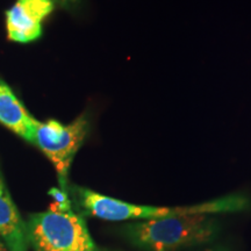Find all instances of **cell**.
Segmentation results:
<instances>
[{
    "label": "cell",
    "mask_w": 251,
    "mask_h": 251,
    "mask_svg": "<svg viewBox=\"0 0 251 251\" xmlns=\"http://www.w3.org/2000/svg\"><path fill=\"white\" fill-rule=\"evenodd\" d=\"M134 246L146 251H176L211 242L218 221L208 214H186L133 221L122 228Z\"/></svg>",
    "instance_id": "cell-1"
},
{
    "label": "cell",
    "mask_w": 251,
    "mask_h": 251,
    "mask_svg": "<svg viewBox=\"0 0 251 251\" xmlns=\"http://www.w3.org/2000/svg\"><path fill=\"white\" fill-rule=\"evenodd\" d=\"M76 193L81 206L96 218L105 221H142V220L161 219L168 216L186 214H221L235 213L246 209L248 199L243 196L221 197L209 201L191 206L177 207H156L135 205L122 200L103 196L89 188L78 187Z\"/></svg>",
    "instance_id": "cell-2"
},
{
    "label": "cell",
    "mask_w": 251,
    "mask_h": 251,
    "mask_svg": "<svg viewBox=\"0 0 251 251\" xmlns=\"http://www.w3.org/2000/svg\"><path fill=\"white\" fill-rule=\"evenodd\" d=\"M28 236L36 251H98L80 215L55 203L31 216Z\"/></svg>",
    "instance_id": "cell-3"
},
{
    "label": "cell",
    "mask_w": 251,
    "mask_h": 251,
    "mask_svg": "<svg viewBox=\"0 0 251 251\" xmlns=\"http://www.w3.org/2000/svg\"><path fill=\"white\" fill-rule=\"evenodd\" d=\"M90 129L86 114H81L71 124L63 125L56 120L35 122L30 143L45 153L54 165L61 190L67 192L69 171L75 156L83 146Z\"/></svg>",
    "instance_id": "cell-4"
},
{
    "label": "cell",
    "mask_w": 251,
    "mask_h": 251,
    "mask_svg": "<svg viewBox=\"0 0 251 251\" xmlns=\"http://www.w3.org/2000/svg\"><path fill=\"white\" fill-rule=\"evenodd\" d=\"M54 0H17L6 13V29L13 42L29 43L42 35V24L55 8Z\"/></svg>",
    "instance_id": "cell-5"
},
{
    "label": "cell",
    "mask_w": 251,
    "mask_h": 251,
    "mask_svg": "<svg viewBox=\"0 0 251 251\" xmlns=\"http://www.w3.org/2000/svg\"><path fill=\"white\" fill-rule=\"evenodd\" d=\"M0 237L8 251H27L28 229L0 177Z\"/></svg>",
    "instance_id": "cell-6"
},
{
    "label": "cell",
    "mask_w": 251,
    "mask_h": 251,
    "mask_svg": "<svg viewBox=\"0 0 251 251\" xmlns=\"http://www.w3.org/2000/svg\"><path fill=\"white\" fill-rule=\"evenodd\" d=\"M35 122L11 87L0 79V124L30 143Z\"/></svg>",
    "instance_id": "cell-7"
},
{
    "label": "cell",
    "mask_w": 251,
    "mask_h": 251,
    "mask_svg": "<svg viewBox=\"0 0 251 251\" xmlns=\"http://www.w3.org/2000/svg\"><path fill=\"white\" fill-rule=\"evenodd\" d=\"M55 4L61 6V7L65 9H72L76 8L78 5H79L80 0H54Z\"/></svg>",
    "instance_id": "cell-8"
},
{
    "label": "cell",
    "mask_w": 251,
    "mask_h": 251,
    "mask_svg": "<svg viewBox=\"0 0 251 251\" xmlns=\"http://www.w3.org/2000/svg\"><path fill=\"white\" fill-rule=\"evenodd\" d=\"M0 251H8L7 247H6V246H5V243L2 242L1 237H0Z\"/></svg>",
    "instance_id": "cell-9"
}]
</instances>
